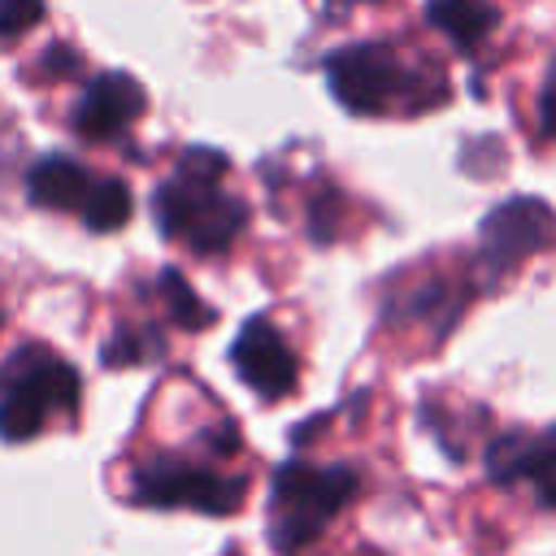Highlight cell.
<instances>
[{
    "label": "cell",
    "mask_w": 556,
    "mask_h": 556,
    "mask_svg": "<svg viewBox=\"0 0 556 556\" xmlns=\"http://www.w3.org/2000/svg\"><path fill=\"white\" fill-rule=\"evenodd\" d=\"M156 352H161L156 339H139L135 330H117V334L100 348L104 365H130V361H143V356H156Z\"/></svg>",
    "instance_id": "14"
},
{
    "label": "cell",
    "mask_w": 556,
    "mask_h": 556,
    "mask_svg": "<svg viewBox=\"0 0 556 556\" xmlns=\"http://www.w3.org/2000/svg\"><path fill=\"white\" fill-rule=\"evenodd\" d=\"M43 17V0H0V35H22Z\"/></svg>",
    "instance_id": "15"
},
{
    "label": "cell",
    "mask_w": 556,
    "mask_h": 556,
    "mask_svg": "<svg viewBox=\"0 0 556 556\" xmlns=\"http://www.w3.org/2000/svg\"><path fill=\"white\" fill-rule=\"evenodd\" d=\"M226 156L213 148H187L178 161V174L161 182L152 200V217L165 239H182L200 256L226 252L239 230L248 226V204L230 191H222Z\"/></svg>",
    "instance_id": "1"
},
{
    "label": "cell",
    "mask_w": 556,
    "mask_h": 556,
    "mask_svg": "<svg viewBox=\"0 0 556 556\" xmlns=\"http://www.w3.org/2000/svg\"><path fill=\"white\" fill-rule=\"evenodd\" d=\"M539 130H543L547 139H556V61H552L547 83H543V91H539Z\"/></svg>",
    "instance_id": "16"
},
{
    "label": "cell",
    "mask_w": 556,
    "mask_h": 556,
    "mask_svg": "<svg viewBox=\"0 0 556 556\" xmlns=\"http://www.w3.org/2000/svg\"><path fill=\"white\" fill-rule=\"evenodd\" d=\"M143 109H148L143 87H139L130 74H117V70H113V74L91 78V87L78 96L70 122H74V130H78L83 139H113V135H122Z\"/></svg>",
    "instance_id": "9"
},
{
    "label": "cell",
    "mask_w": 556,
    "mask_h": 556,
    "mask_svg": "<svg viewBox=\"0 0 556 556\" xmlns=\"http://www.w3.org/2000/svg\"><path fill=\"white\" fill-rule=\"evenodd\" d=\"M248 495V473H217L174 456H152L135 469V500L148 508H195L230 517Z\"/></svg>",
    "instance_id": "5"
},
{
    "label": "cell",
    "mask_w": 556,
    "mask_h": 556,
    "mask_svg": "<svg viewBox=\"0 0 556 556\" xmlns=\"http://www.w3.org/2000/svg\"><path fill=\"white\" fill-rule=\"evenodd\" d=\"M486 473L491 482H521L530 478L539 491V504L556 513V426L543 434H500L486 447Z\"/></svg>",
    "instance_id": "8"
},
{
    "label": "cell",
    "mask_w": 556,
    "mask_h": 556,
    "mask_svg": "<svg viewBox=\"0 0 556 556\" xmlns=\"http://www.w3.org/2000/svg\"><path fill=\"white\" fill-rule=\"evenodd\" d=\"M156 287H161V295H165V308H169L174 326H182V330H200V326H208V321L217 317L208 304H200V300H195L191 282H187L178 269H165Z\"/></svg>",
    "instance_id": "13"
},
{
    "label": "cell",
    "mask_w": 556,
    "mask_h": 556,
    "mask_svg": "<svg viewBox=\"0 0 556 556\" xmlns=\"http://www.w3.org/2000/svg\"><path fill=\"white\" fill-rule=\"evenodd\" d=\"M552 239H556V213L534 195L504 200L482 217V261L495 274L517 269L526 256L543 252Z\"/></svg>",
    "instance_id": "6"
},
{
    "label": "cell",
    "mask_w": 556,
    "mask_h": 556,
    "mask_svg": "<svg viewBox=\"0 0 556 556\" xmlns=\"http://www.w3.org/2000/svg\"><path fill=\"white\" fill-rule=\"evenodd\" d=\"M126 217H130V191H126V182L96 178V187H91V195L83 204V222L91 230H122Z\"/></svg>",
    "instance_id": "12"
},
{
    "label": "cell",
    "mask_w": 556,
    "mask_h": 556,
    "mask_svg": "<svg viewBox=\"0 0 556 556\" xmlns=\"http://www.w3.org/2000/svg\"><path fill=\"white\" fill-rule=\"evenodd\" d=\"M78 374L48 348L26 343L0 365V439L26 443L35 439L48 417L78 408Z\"/></svg>",
    "instance_id": "3"
},
{
    "label": "cell",
    "mask_w": 556,
    "mask_h": 556,
    "mask_svg": "<svg viewBox=\"0 0 556 556\" xmlns=\"http://www.w3.org/2000/svg\"><path fill=\"white\" fill-rule=\"evenodd\" d=\"M230 361H235V374L265 400H282L295 391L300 382V365H295V352L287 348V339L265 321V317H252L235 348H230Z\"/></svg>",
    "instance_id": "7"
},
{
    "label": "cell",
    "mask_w": 556,
    "mask_h": 556,
    "mask_svg": "<svg viewBox=\"0 0 556 556\" xmlns=\"http://www.w3.org/2000/svg\"><path fill=\"white\" fill-rule=\"evenodd\" d=\"M426 17L434 30H443L460 52H473L495 30V4L491 0H426Z\"/></svg>",
    "instance_id": "11"
},
{
    "label": "cell",
    "mask_w": 556,
    "mask_h": 556,
    "mask_svg": "<svg viewBox=\"0 0 556 556\" xmlns=\"http://www.w3.org/2000/svg\"><path fill=\"white\" fill-rule=\"evenodd\" d=\"M361 478L352 465H304L287 460L274 469L269 495V543L282 556L304 552L321 539V530L339 517V508L356 495Z\"/></svg>",
    "instance_id": "2"
},
{
    "label": "cell",
    "mask_w": 556,
    "mask_h": 556,
    "mask_svg": "<svg viewBox=\"0 0 556 556\" xmlns=\"http://www.w3.org/2000/svg\"><path fill=\"white\" fill-rule=\"evenodd\" d=\"M326 83L334 91V100L361 117H374V113H391V109H430L434 100L421 96L417 87H439L443 91V78L430 74L426 83L417 78V70H408L387 43H352V48H339L330 61H326Z\"/></svg>",
    "instance_id": "4"
},
{
    "label": "cell",
    "mask_w": 556,
    "mask_h": 556,
    "mask_svg": "<svg viewBox=\"0 0 556 556\" xmlns=\"http://www.w3.org/2000/svg\"><path fill=\"white\" fill-rule=\"evenodd\" d=\"M91 187H96V174L87 165L70 161V156H61V152L35 161L30 174H26V191H30V200L39 208H74V213H83Z\"/></svg>",
    "instance_id": "10"
}]
</instances>
